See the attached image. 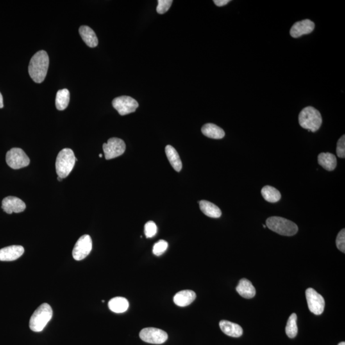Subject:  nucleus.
<instances>
[{"mask_svg": "<svg viewBox=\"0 0 345 345\" xmlns=\"http://www.w3.org/2000/svg\"><path fill=\"white\" fill-rule=\"evenodd\" d=\"M306 297L310 312L315 315L322 314L326 305L324 297L312 288L306 290Z\"/></svg>", "mask_w": 345, "mask_h": 345, "instance_id": "1a4fd4ad", "label": "nucleus"}, {"mask_svg": "<svg viewBox=\"0 0 345 345\" xmlns=\"http://www.w3.org/2000/svg\"><path fill=\"white\" fill-rule=\"evenodd\" d=\"M318 162L324 169L329 172L333 171L337 166V157L329 152L320 154L318 157Z\"/></svg>", "mask_w": 345, "mask_h": 345, "instance_id": "6ab92c4d", "label": "nucleus"}, {"mask_svg": "<svg viewBox=\"0 0 345 345\" xmlns=\"http://www.w3.org/2000/svg\"><path fill=\"white\" fill-rule=\"evenodd\" d=\"M236 290L240 296L246 299L253 298L256 295V290L253 284L247 279H242L236 288Z\"/></svg>", "mask_w": 345, "mask_h": 345, "instance_id": "f3484780", "label": "nucleus"}, {"mask_svg": "<svg viewBox=\"0 0 345 345\" xmlns=\"http://www.w3.org/2000/svg\"><path fill=\"white\" fill-rule=\"evenodd\" d=\"M140 337L141 340L148 344L160 345L167 342L169 336L165 331L161 329L148 328L141 331Z\"/></svg>", "mask_w": 345, "mask_h": 345, "instance_id": "9d476101", "label": "nucleus"}, {"mask_svg": "<svg viewBox=\"0 0 345 345\" xmlns=\"http://www.w3.org/2000/svg\"><path fill=\"white\" fill-rule=\"evenodd\" d=\"M169 247V244L164 240H160L156 242L153 247V253L156 256H161L165 253Z\"/></svg>", "mask_w": 345, "mask_h": 345, "instance_id": "bb28decb", "label": "nucleus"}, {"mask_svg": "<svg viewBox=\"0 0 345 345\" xmlns=\"http://www.w3.org/2000/svg\"><path fill=\"white\" fill-rule=\"evenodd\" d=\"M113 108L119 112L121 116H124L135 112L139 104L135 99L131 97L120 96L113 99L112 102Z\"/></svg>", "mask_w": 345, "mask_h": 345, "instance_id": "6e6552de", "label": "nucleus"}, {"mask_svg": "<svg viewBox=\"0 0 345 345\" xmlns=\"http://www.w3.org/2000/svg\"><path fill=\"white\" fill-rule=\"evenodd\" d=\"M129 302L124 297H117L111 299L108 303V307L111 312L116 313L126 312L129 308Z\"/></svg>", "mask_w": 345, "mask_h": 345, "instance_id": "5701e85b", "label": "nucleus"}, {"mask_svg": "<svg viewBox=\"0 0 345 345\" xmlns=\"http://www.w3.org/2000/svg\"><path fill=\"white\" fill-rule=\"evenodd\" d=\"M53 317V310L48 304L44 303L33 313L29 320V328L33 332H41Z\"/></svg>", "mask_w": 345, "mask_h": 345, "instance_id": "7ed1b4c3", "label": "nucleus"}, {"mask_svg": "<svg viewBox=\"0 0 345 345\" xmlns=\"http://www.w3.org/2000/svg\"><path fill=\"white\" fill-rule=\"evenodd\" d=\"M336 243H337V247L340 251L343 252V253H345V230L343 229L340 231L337 236V240H336Z\"/></svg>", "mask_w": 345, "mask_h": 345, "instance_id": "c756f323", "label": "nucleus"}, {"mask_svg": "<svg viewBox=\"0 0 345 345\" xmlns=\"http://www.w3.org/2000/svg\"><path fill=\"white\" fill-rule=\"evenodd\" d=\"M201 212L206 216L212 218H219L221 216V209L215 204L210 201L201 200L199 202Z\"/></svg>", "mask_w": 345, "mask_h": 345, "instance_id": "412c9836", "label": "nucleus"}, {"mask_svg": "<svg viewBox=\"0 0 345 345\" xmlns=\"http://www.w3.org/2000/svg\"><path fill=\"white\" fill-rule=\"evenodd\" d=\"M266 226L278 234L288 236L295 235L298 232V226L294 222L281 217H271L266 221Z\"/></svg>", "mask_w": 345, "mask_h": 345, "instance_id": "39448f33", "label": "nucleus"}, {"mask_svg": "<svg viewBox=\"0 0 345 345\" xmlns=\"http://www.w3.org/2000/svg\"><path fill=\"white\" fill-rule=\"evenodd\" d=\"M172 3V0H158L156 10L160 14H163L169 11Z\"/></svg>", "mask_w": 345, "mask_h": 345, "instance_id": "c85d7f7f", "label": "nucleus"}, {"mask_svg": "<svg viewBox=\"0 0 345 345\" xmlns=\"http://www.w3.org/2000/svg\"><path fill=\"white\" fill-rule=\"evenodd\" d=\"M158 232V227L154 221L147 222L145 225V234L147 238H152Z\"/></svg>", "mask_w": 345, "mask_h": 345, "instance_id": "cd10ccee", "label": "nucleus"}, {"mask_svg": "<svg viewBox=\"0 0 345 345\" xmlns=\"http://www.w3.org/2000/svg\"><path fill=\"white\" fill-rule=\"evenodd\" d=\"M76 163V157L70 149H64L59 152L56 160V171L60 178H65L69 175Z\"/></svg>", "mask_w": 345, "mask_h": 345, "instance_id": "20e7f679", "label": "nucleus"}, {"mask_svg": "<svg viewBox=\"0 0 345 345\" xmlns=\"http://www.w3.org/2000/svg\"><path fill=\"white\" fill-rule=\"evenodd\" d=\"M219 326L222 332L229 337L238 338L242 335L243 329L237 324L227 321H221L219 322Z\"/></svg>", "mask_w": 345, "mask_h": 345, "instance_id": "dca6fc26", "label": "nucleus"}, {"mask_svg": "<svg viewBox=\"0 0 345 345\" xmlns=\"http://www.w3.org/2000/svg\"><path fill=\"white\" fill-rule=\"evenodd\" d=\"M70 102V92L67 89L58 91L56 96V107L59 111L65 110Z\"/></svg>", "mask_w": 345, "mask_h": 345, "instance_id": "393cba45", "label": "nucleus"}, {"mask_svg": "<svg viewBox=\"0 0 345 345\" xmlns=\"http://www.w3.org/2000/svg\"><path fill=\"white\" fill-rule=\"evenodd\" d=\"M299 122L302 128L315 133L322 126L321 113L312 106H308L301 111Z\"/></svg>", "mask_w": 345, "mask_h": 345, "instance_id": "f03ea898", "label": "nucleus"}, {"mask_svg": "<svg viewBox=\"0 0 345 345\" xmlns=\"http://www.w3.org/2000/svg\"><path fill=\"white\" fill-rule=\"evenodd\" d=\"M201 132L203 135H205L206 137L212 138V139H222L225 136V133H224L223 129L214 124L204 125L202 127Z\"/></svg>", "mask_w": 345, "mask_h": 345, "instance_id": "aec40b11", "label": "nucleus"}, {"mask_svg": "<svg viewBox=\"0 0 345 345\" xmlns=\"http://www.w3.org/2000/svg\"><path fill=\"white\" fill-rule=\"evenodd\" d=\"M263 228H266V226L264 225V224H263Z\"/></svg>", "mask_w": 345, "mask_h": 345, "instance_id": "e433bc0d", "label": "nucleus"}, {"mask_svg": "<svg viewBox=\"0 0 345 345\" xmlns=\"http://www.w3.org/2000/svg\"><path fill=\"white\" fill-rule=\"evenodd\" d=\"M49 59L47 52L41 50L31 58L28 67L29 76L34 82L41 83L44 81L48 70Z\"/></svg>", "mask_w": 345, "mask_h": 345, "instance_id": "f257e3e1", "label": "nucleus"}, {"mask_svg": "<svg viewBox=\"0 0 345 345\" xmlns=\"http://www.w3.org/2000/svg\"><path fill=\"white\" fill-rule=\"evenodd\" d=\"M99 158H103V154H99Z\"/></svg>", "mask_w": 345, "mask_h": 345, "instance_id": "c9c22d12", "label": "nucleus"}, {"mask_svg": "<svg viewBox=\"0 0 345 345\" xmlns=\"http://www.w3.org/2000/svg\"><path fill=\"white\" fill-rule=\"evenodd\" d=\"M57 179H58V181H61L62 180V178H60V177H59V176L58 177V178H57Z\"/></svg>", "mask_w": 345, "mask_h": 345, "instance_id": "f704fd0d", "label": "nucleus"}, {"mask_svg": "<svg viewBox=\"0 0 345 345\" xmlns=\"http://www.w3.org/2000/svg\"><path fill=\"white\" fill-rule=\"evenodd\" d=\"M165 152L172 167L176 172H180L182 169V163H181L180 156H179L175 149L171 145H167L166 147Z\"/></svg>", "mask_w": 345, "mask_h": 345, "instance_id": "4be33fe9", "label": "nucleus"}, {"mask_svg": "<svg viewBox=\"0 0 345 345\" xmlns=\"http://www.w3.org/2000/svg\"><path fill=\"white\" fill-rule=\"evenodd\" d=\"M196 295L192 290H186L177 293L173 297L174 303L180 307L190 305L196 299Z\"/></svg>", "mask_w": 345, "mask_h": 345, "instance_id": "2eb2a0df", "label": "nucleus"}, {"mask_svg": "<svg viewBox=\"0 0 345 345\" xmlns=\"http://www.w3.org/2000/svg\"><path fill=\"white\" fill-rule=\"evenodd\" d=\"M2 209L8 214L23 212L26 209V204L21 199L14 196L4 197L2 201Z\"/></svg>", "mask_w": 345, "mask_h": 345, "instance_id": "f8f14e48", "label": "nucleus"}, {"mask_svg": "<svg viewBox=\"0 0 345 345\" xmlns=\"http://www.w3.org/2000/svg\"><path fill=\"white\" fill-rule=\"evenodd\" d=\"M3 108V96H2V95L1 94V92H0V108Z\"/></svg>", "mask_w": 345, "mask_h": 345, "instance_id": "473e14b6", "label": "nucleus"}, {"mask_svg": "<svg viewBox=\"0 0 345 345\" xmlns=\"http://www.w3.org/2000/svg\"><path fill=\"white\" fill-rule=\"evenodd\" d=\"M297 321V316L296 313H293V314L290 315L289 319H288L285 331L286 334L290 338H294L296 337L297 333H298Z\"/></svg>", "mask_w": 345, "mask_h": 345, "instance_id": "a878e982", "label": "nucleus"}, {"mask_svg": "<svg viewBox=\"0 0 345 345\" xmlns=\"http://www.w3.org/2000/svg\"><path fill=\"white\" fill-rule=\"evenodd\" d=\"M24 253L21 246H10L0 249V261L11 262L21 257Z\"/></svg>", "mask_w": 345, "mask_h": 345, "instance_id": "4468645a", "label": "nucleus"}, {"mask_svg": "<svg viewBox=\"0 0 345 345\" xmlns=\"http://www.w3.org/2000/svg\"><path fill=\"white\" fill-rule=\"evenodd\" d=\"M103 148L106 160H110L122 156L126 151V145L120 138H111L107 144H103Z\"/></svg>", "mask_w": 345, "mask_h": 345, "instance_id": "0eeeda50", "label": "nucleus"}, {"mask_svg": "<svg viewBox=\"0 0 345 345\" xmlns=\"http://www.w3.org/2000/svg\"><path fill=\"white\" fill-rule=\"evenodd\" d=\"M79 32L85 44L90 47H95L98 45V38L94 31L89 26H81L79 29Z\"/></svg>", "mask_w": 345, "mask_h": 345, "instance_id": "a211bd4d", "label": "nucleus"}, {"mask_svg": "<svg viewBox=\"0 0 345 345\" xmlns=\"http://www.w3.org/2000/svg\"><path fill=\"white\" fill-rule=\"evenodd\" d=\"M315 26L314 22L310 19L297 22L290 29V35L294 38H299L304 35H308L312 32Z\"/></svg>", "mask_w": 345, "mask_h": 345, "instance_id": "ddd939ff", "label": "nucleus"}, {"mask_svg": "<svg viewBox=\"0 0 345 345\" xmlns=\"http://www.w3.org/2000/svg\"><path fill=\"white\" fill-rule=\"evenodd\" d=\"M338 345H345V342L340 343V344H338Z\"/></svg>", "mask_w": 345, "mask_h": 345, "instance_id": "72a5a7b5", "label": "nucleus"}, {"mask_svg": "<svg viewBox=\"0 0 345 345\" xmlns=\"http://www.w3.org/2000/svg\"><path fill=\"white\" fill-rule=\"evenodd\" d=\"M337 153L340 158H345V136L343 135L337 143Z\"/></svg>", "mask_w": 345, "mask_h": 345, "instance_id": "7c9ffc66", "label": "nucleus"}, {"mask_svg": "<svg viewBox=\"0 0 345 345\" xmlns=\"http://www.w3.org/2000/svg\"><path fill=\"white\" fill-rule=\"evenodd\" d=\"M6 162L9 167L19 170L28 167L30 163L28 156L19 148H13L6 154Z\"/></svg>", "mask_w": 345, "mask_h": 345, "instance_id": "423d86ee", "label": "nucleus"}, {"mask_svg": "<svg viewBox=\"0 0 345 345\" xmlns=\"http://www.w3.org/2000/svg\"><path fill=\"white\" fill-rule=\"evenodd\" d=\"M92 249V238L90 235H84L79 238L75 244L73 251H72V256L75 260H82L89 255Z\"/></svg>", "mask_w": 345, "mask_h": 345, "instance_id": "9b49d317", "label": "nucleus"}, {"mask_svg": "<svg viewBox=\"0 0 345 345\" xmlns=\"http://www.w3.org/2000/svg\"><path fill=\"white\" fill-rule=\"evenodd\" d=\"M262 195L263 198L269 203H276L280 200L281 194L275 187L266 185L262 189Z\"/></svg>", "mask_w": 345, "mask_h": 345, "instance_id": "b1692460", "label": "nucleus"}, {"mask_svg": "<svg viewBox=\"0 0 345 345\" xmlns=\"http://www.w3.org/2000/svg\"><path fill=\"white\" fill-rule=\"evenodd\" d=\"M230 0H214V3L217 6H223L230 2Z\"/></svg>", "mask_w": 345, "mask_h": 345, "instance_id": "2f4dec72", "label": "nucleus"}]
</instances>
